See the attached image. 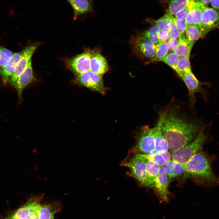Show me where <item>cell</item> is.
<instances>
[{
    "label": "cell",
    "instance_id": "obj_1",
    "mask_svg": "<svg viewBox=\"0 0 219 219\" xmlns=\"http://www.w3.org/2000/svg\"><path fill=\"white\" fill-rule=\"evenodd\" d=\"M172 102L161 113L158 120L168 150L173 152L192 142L202 129L199 122L188 114L187 110Z\"/></svg>",
    "mask_w": 219,
    "mask_h": 219
},
{
    "label": "cell",
    "instance_id": "obj_2",
    "mask_svg": "<svg viewBox=\"0 0 219 219\" xmlns=\"http://www.w3.org/2000/svg\"><path fill=\"white\" fill-rule=\"evenodd\" d=\"M212 164L211 158L202 151L185 165V173L204 186L218 185L219 179L213 172Z\"/></svg>",
    "mask_w": 219,
    "mask_h": 219
},
{
    "label": "cell",
    "instance_id": "obj_3",
    "mask_svg": "<svg viewBox=\"0 0 219 219\" xmlns=\"http://www.w3.org/2000/svg\"><path fill=\"white\" fill-rule=\"evenodd\" d=\"M207 137L202 132L192 142L172 152V160L185 165L193 156L202 151Z\"/></svg>",
    "mask_w": 219,
    "mask_h": 219
},
{
    "label": "cell",
    "instance_id": "obj_4",
    "mask_svg": "<svg viewBox=\"0 0 219 219\" xmlns=\"http://www.w3.org/2000/svg\"><path fill=\"white\" fill-rule=\"evenodd\" d=\"M146 160L143 154L138 153L127 161L123 162L122 165L128 168L130 175L142 185L148 187L146 168Z\"/></svg>",
    "mask_w": 219,
    "mask_h": 219
},
{
    "label": "cell",
    "instance_id": "obj_5",
    "mask_svg": "<svg viewBox=\"0 0 219 219\" xmlns=\"http://www.w3.org/2000/svg\"><path fill=\"white\" fill-rule=\"evenodd\" d=\"M130 44L133 53L143 59H149L154 57L155 45L140 34L132 36Z\"/></svg>",
    "mask_w": 219,
    "mask_h": 219
},
{
    "label": "cell",
    "instance_id": "obj_6",
    "mask_svg": "<svg viewBox=\"0 0 219 219\" xmlns=\"http://www.w3.org/2000/svg\"><path fill=\"white\" fill-rule=\"evenodd\" d=\"M136 141V148L139 151L147 154L155 153L152 128L147 125L141 127L137 134Z\"/></svg>",
    "mask_w": 219,
    "mask_h": 219
},
{
    "label": "cell",
    "instance_id": "obj_7",
    "mask_svg": "<svg viewBox=\"0 0 219 219\" xmlns=\"http://www.w3.org/2000/svg\"><path fill=\"white\" fill-rule=\"evenodd\" d=\"M97 51L96 49H88L68 60V64L74 73L78 75L90 71L91 58Z\"/></svg>",
    "mask_w": 219,
    "mask_h": 219
},
{
    "label": "cell",
    "instance_id": "obj_8",
    "mask_svg": "<svg viewBox=\"0 0 219 219\" xmlns=\"http://www.w3.org/2000/svg\"><path fill=\"white\" fill-rule=\"evenodd\" d=\"M102 76L90 71L78 75L75 81L84 87L104 95L106 90Z\"/></svg>",
    "mask_w": 219,
    "mask_h": 219
},
{
    "label": "cell",
    "instance_id": "obj_9",
    "mask_svg": "<svg viewBox=\"0 0 219 219\" xmlns=\"http://www.w3.org/2000/svg\"><path fill=\"white\" fill-rule=\"evenodd\" d=\"M185 84L188 90L189 98V106L193 108L196 101L195 95L200 92L205 100H207L202 87L204 83H201L196 78L192 71L178 75Z\"/></svg>",
    "mask_w": 219,
    "mask_h": 219
},
{
    "label": "cell",
    "instance_id": "obj_10",
    "mask_svg": "<svg viewBox=\"0 0 219 219\" xmlns=\"http://www.w3.org/2000/svg\"><path fill=\"white\" fill-rule=\"evenodd\" d=\"M200 27L202 38L211 30L219 28V12L214 9L207 8L203 12Z\"/></svg>",
    "mask_w": 219,
    "mask_h": 219
},
{
    "label": "cell",
    "instance_id": "obj_11",
    "mask_svg": "<svg viewBox=\"0 0 219 219\" xmlns=\"http://www.w3.org/2000/svg\"><path fill=\"white\" fill-rule=\"evenodd\" d=\"M38 46V44H33L26 47L22 51V56L9 80L10 83L15 88L18 77L27 66Z\"/></svg>",
    "mask_w": 219,
    "mask_h": 219
},
{
    "label": "cell",
    "instance_id": "obj_12",
    "mask_svg": "<svg viewBox=\"0 0 219 219\" xmlns=\"http://www.w3.org/2000/svg\"><path fill=\"white\" fill-rule=\"evenodd\" d=\"M168 178L162 166H160L159 173L152 188L156 194L162 201L168 202L170 193L168 189Z\"/></svg>",
    "mask_w": 219,
    "mask_h": 219
},
{
    "label": "cell",
    "instance_id": "obj_13",
    "mask_svg": "<svg viewBox=\"0 0 219 219\" xmlns=\"http://www.w3.org/2000/svg\"><path fill=\"white\" fill-rule=\"evenodd\" d=\"M41 197L40 196L31 197L24 205L17 210L11 218L18 219L27 217L30 218L37 213L36 210L40 204L39 201Z\"/></svg>",
    "mask_w": 219,
    "mask_h": 219
},
{
    "label": "cell",
    "instance_id": "obj_14",
    "mask_svg": "<svg viewBox=\"0 0 219 219\" xmlns=\"http://www.w3.org/2000/svg\"><path fill=\"white\" fill-rule=\"evenodd\" d=\"M33 79L31 60L20 75L17 81L15 88L16 89L19 101L22 99L23 91L25 87L31 82Z\"/></svg>",
    "mask_w": 219,
    "mask_h": 219
},
{
    "label": "cell",
    "instance_id": "obj_15",
    "mask_svg": "<svg viewBox=\"0 0 219 219\" xmlns=\"http://www.w3.org/2000/svg\"><path fill=\"white\" fill-rule=\"evenodd\" d=\"M207 5L200 2H196L194 5L187 15L185 21L187 25L200 26L203 12Z\"/></svg>",
    "mask_w": 219,
    "mask_h": 219
},
{
    "label": "cell",
    "instance_id": "obj_16",
    "mask_svg": "<svg viewBox=\"0 0 219 219\" xmlns=\"http://www.w3.org/2000/svg\"><path fill=\"white\" fill-rule=\"evenodd\" d=\"M74 12V19L79 16L93 12L92 0H67Z\"/></svg>",
    "mask_w": 219,
    "mask_h": 219
},
{
    "label": "cell",
    "instance_id": "obj_17",
    "mask_svg": "<svg viewBox=\"0 0 219 219\" xmlns=\"http://www.w3.org/2000/svg\"><path fill=\"white\" fill-rule=\"evenodd\" d=\"M22 51L13 53L8 62L0 68V75L3 82L6 84L13 73L22 55Z\"/></svg>",
    "mask_w": 219,
    "mask_h": 219
},
{
    "label": "cell",
    "instance_id": "obj_18",
    "mask_svg": "<svg viewBox=\"0 0 219 219\" xmlns=\"http://www.w3.org/2000/svg\"><path fill=\"white\" fill-rule=\"evenodd\" d=\"M109 67L106 58L98 51L91 58L90 71L102 76L109 70Z\"/></svg>",
    "mask_w": 219,
    "mask_h": 219
},
{
    "label": "cell",
    "instance_id": "obj_19",
    "mask_svg": "<svg viewBox=\"0 0 219 219\" xmlns=\"http://www.w3.org/2000/svg\"><path fill=\"white\" fill-rule=\"evenodd\" d=\"M152 129L154 138L155 153H160L168 150L167 142L162 132L160 122L158 120L156 125Z\"/></svg>",
    "mask_w": 219,
    "mask_h": 219
},
{
    "label": "cell",
    "instance_id": "obj_20",
    "mask_svg": "<svg viewBox=\"0 0 219 219\" xmlns=\"http://www.w3.org/2000/svg\"><path fill=\"white\" fill-rule=\"evenodd\" d=\"M163 167L167 175L169 184L173 179L185 172V165L172 160L166 163Z\"/></svg>",
    "mask_w": 219,
    "mask_h": 219
},
{
    "label": "cell",
    "instance_id": "obj_21",
    "mask_svg": "<svg viewBox=\"0 0 219 219\" xmlns=\"http://www.w3.org/2000/svg\"><path fill=\"white\" fill-rule=\"evenodd\" d=\"M193 45L186 39L183 33L179 38L178 43L174 52L179 57H189Z\"/></svg>",
    "mask_w": 219,
    "mask_h": 219
},
{
    "label": "cell",
    "instance_id": "obj_22",
    "mask_svg": "<svg viewBox=\"0 0 219 219\" xmlns=\"http://www.w3.org/2000/svg\"><path fill=\"white\" fill-rule=\"evenodd\" d=\"M146 158L147 160L146 168L148 179V187L152 188L154 183L159 173L160 166L153 161Z\"/></svg>",
    "mask_w": 219,
    "mask_h": 219
},
{
    "label": "cell",
    "instance_id": "obj_23",
    "mask_svg": "<svg viewBox=\"0 0 219 219\" xmlns=\"http://www.w3.org/2000/svg\"><path fill=\"white\" fill-rule=\"evenodd\" d=\"M193 2L194 0H169V8L166 12L174 15Z\"/></svg>",
    "mask_w": 219,
    "mask_h": 219
},
{
    "label": "cell",
    "instance_id": "obj_24",
    "mask_svg": "<svg viewBox=\"0 0 219 219\" xmlns=\"http://www.w3.org/2000/svg\"><path fill=\"white\" fill-rule=\"evenodd\" d=\"M184 33L186 39L193 44L201 37L200 27L198 26L187 25Z\"/></svg>",
    "mask_w": 219,
    "mask_h": 219
},
{
    "label": "cell",
    "instance_id": "obj_25",
    "mask_svg": "<svg viewBox=\"0 0 219 219\" xmlns=\"http://www.w3.org/2000/svg\"><path fill=\"white\" fill-rule=\"evenodd\" d=\"M169 51V48L166 43L159 42L155 44V54L150 61L152 62L162 61Z\"/></svg>",
    "mask_w": 219,
    "mask_h": 219
},
{
    "label": "cell",
    "instance_id": "obj_26",
    "mask_svg": "<svg viewBox=\"0 0 219 219\" xmlns=\"http://www.w3.org/2000/svg\"><path fill=\"white\" fill-rule=\"evenodd\" d=\"M160 30L155 25L140 34L155 45L160 42L158 37Z\"/></svg>",
    "mask_w": 219,
    "mask_h": 219
},
{
    "label": "cell",
    "instance_id": "obj_27",
    "mask_svg": "<svg viewBox=\"0 0 219 219\" xmlns=\"http://www.w3.org/2000/svg\"><path fill=\"white\" fill-rule=\"evenodd\" d=\"M50 204H40L36 210V213L40 219H50L54 215V211Z\"/></svg>",
    "mask_w": 219,
    "mask_h": 219
},
{
    "label": "cell",
    "instance_id": "obj_28",
    "mask_svg": "<svg viewBox=\"0 0 219 219\" xmlns=\"http://www.w3.org/2000/svg\"><path fill=\"white\" fill-rule=\"evenodd\" d=\"M178 75L192 71L189 57H179L177 63Z\"/></svg>",
    "mask_w": 219,
    "mask_h": 219
},
{
    "label": "cell",
    "instance_id": "obj_29",
    "mask_svg": "<svg viewBox=\"0 0 219 219\" xmlns=\"http://www.w3.org/2000/svg\"><path fill=\"white\" fill-rule=\"evenodd\" d=\"M179 57L174 52H171L163 58L162 61L173 69L177 73V63Z\"/></svg>",
    "mask_w": 219,
    "mask_h": 219
},
{
    "label": "cell",
    "instance_id": "obj_30",
    "mask_svg": "<svg viewBox=\"0 0 219 219\" xmlns=\"http://www.w3.org/2000/svg\"><path fill=\"white\" fill-rule=\"evenodd\" d=\"M171 21V15L166 12L162 17L154 22L160 30H168L169 23Z\"/></svg>",
    "mask_w": 219,
    "mask_h": 219
},
{
    "label": "cell",
    "instance_id": "obj_31",
    "mask_svg": "<svg viewBox=\"0 0 219 219\" xmlns=\"http://www.w3.org/2000/svg\"><path fill=\"white\" fill-rule=\"evenodd\" d=\"M13 54L11 50L0 45V68L8 62Z\"/></svg>",
    "mask_w": 219,
    "mask_h": 219
},
{
    "label": "cell",
    "instance_id": "obj_32",
    "mask_svg": "<svg viewBox=\"0 0 219 219\" xmlns=\"http://www.w3.org/2000/svg\"><path fill=\"white\" fill-rule=\"evenodd\" d=\"M144 155L146 158L153 161L159 166L163 167L166 163L160 153H155L152 154H144Z\"/></svg>",
    "mask_w": 219,
    "mask_h": 219
},
{
    "label": "cell",
    "instance_id": "obj_33",
    "mask_svg": "<svg viewBox=\"0 0 219 219\" xmlns=\"http://www.w3.org/2000/svg\"><path fill=\"white\" fill-rule=\"evenodd\" d=\"M171 18L172 21L179 30L181 34L183 33L187 26L185 20L177 19L174 15H171Z\"/></svg>",
    "mask_w": 219,
    "mask_h": 219
},
{
    "label": "cell",
    "instance_id": "obj_34",
    "mask_svg": "<svg viewBox=\"0 0 219 219\" xmlns=\"http://www.w3.org/2000/svg\"><path fill=\"white\" fill-rule=\"evenodd\" d=\"M195 2H191L188 6L179 11L174 16L177 19L185 20L186 16L193 7Z\"/></svg>",
    "mask_w": 219,
    "mask_h": 219
},
{
    "label": "cell",
    "instance_id": "obj_35",
    "mask_svg": "<svg viewBox=\"0 0 219 219\" xmlns=\"http://www.w3.org/2000/svg\"><path fill=\"white\" fill-rule=\"evenodd\" d=\"M168 31L170 38L171 39H179L181 35L180 33L172 20L169 24Z\"/></svg>",
    "mask_w": 219,
    "mask_h": 219
},
{
    "label": "cell",
    "instance_id": "obj_36",
    "mask_svg": "<svg viewBox=\"0 0 219 219\" xmlns=\"http://www.w3.org/2000/svg\"><path fill=\"white\" fill-rule=\"evenodd\" d=\"M158 37L160 42L166 43L170 38L168 30H160L159 33Z\"/></svg>",
    "mask_w": 219,
    "mask_h": 219
},
{
    "label": "cell",
    "instance_id": "obj_37",
    "mask_svg": "<svg viewBox=\"0 0 219 219\" xmlns=\"http://www.w3.org/2000/svg\"><path fill=\"white\" fill-rule=\"evenodd\" d=\"M179 42V39H175L170 38L167 42H166L169 51H174L175 49L177 46Z\"/></svg>",
    "mask_w": 219,
    "mask_h": 219
},
{
    "label": "cell",
    "instance_id": "obj_38",
    "mask_svg": "<svg viewBox=\"0 0 219 219\" xmlns=\"http://www.w3.org/2000/svg\"><path fill=\"white\" fill-rule=\"evenodd\" d=\"M166 163L171 160L172 155L169 150L160 153Z\"/></svg>",
    "mask_w": 219,
    "mask_h": 219
},
{
    "label": "cell",
    "instance_id": "obj_39",
    "mask_svg": "<svg viewBox=\"0 0 219 219\" xmlns=\"http://www.w3.org/2000/svg\"><path fill=\"white\" fill-rule=\"evenodd\" d=\"M210 3L214 9L219 10V0H210Z\"/></svg>",
    "mask_w": 219,
    "mask_h": 219
},
{
    "label": "cell",
    "instance_id": "obj_40",
    "mask_svg": "<svg viewBox=\"0 0 219 219\" xmlns=\"http://www.w3.org/2000/svg\"><path fill=\"white\" fill-rule=\"evenodd\" d=\"M194 2H200L207 5L210 3V0H194Z\"/></svg>",
    "mask_w": 219,
    "mask_h": 219
},
{
    "label": "cell",
    "instance_id": "obj_41",
    "mask_svg": "<svg viewBox=\"0 0 219 219\" xmlns=\"http://www.w3.org/2000/svg\"><path fill=\"white\" fill-rule=\"evenodd\" d=\"M30 219H40L38 216L37 214L36 213L35 215L32 217Z\"/></svg>",
    "mask_w": 219,
    "mask_h": 219
},
{
    "label": "cell",
    "instance_id": "obj_42",
    "mask_svg": "<svg viewBox=\"0 0 219 219\" xmlns=\"http://www.w3.org/2000/svg\"><path fill=\"white\" fill-rule=\"evenodd\" d=\"M9 219H30V218L28 217H20V218H19L18 219H14V218H10V219L9 218Z\"/></svg>",
    "mask_w": 219,
    "mask_h": 219
},
{
    "label": "cell",
    "instance_id": "obj_43",
    "mask_svg": "<svg viewBox=\"0 0 219 219\" xmlns=\"http://www.w3.org/2000/svg\"><path fill=\"white\" fill-rule=\"evenodd\" d=\"M50 219H54V215L53 216L50 218Z\"/></svg>",
    "mask_w": 219,
    "mask_h": 219
}]
</instances>
